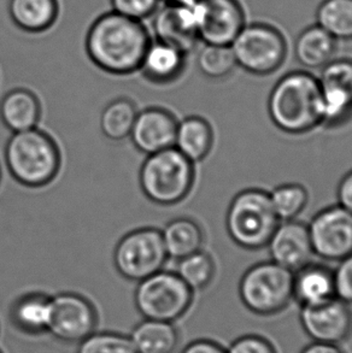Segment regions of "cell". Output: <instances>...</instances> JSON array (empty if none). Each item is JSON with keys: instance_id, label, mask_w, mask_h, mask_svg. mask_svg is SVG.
Masks as SVG:
<instances>
[{"instance_id": "obj_1", "label": "cell", "mask_w": 352, "mask_h": 353, "mask_svg": "<svg viewBox=\"0 0 352 353\" xmlns=\"http://www.w3.org/2000/svg\"><path fill=\"white\" fill-rule=\"evenodd\" d=\"M151 37L141 21L114 11L101 14L86 35V52L100 70L113 75L139 72Z\"/></svg>"}, {"instance_id": "obj_2", "label": "cell", "mask_w": 352, "mask_h": 353, "mask_svg": "<svg viewBox=\"0 0 352 353\" xmlns=\"http://www.w3.org/2000/svg\"><path fill=\"white\" fill-rule=\"evenodd\" d=\"M268 114L281 132L309 133L322 124L319 80L311 72H287L276 82L268 98Z\"/></svg>"}, {"instance_id": "obj_3", "label": "cell", "mask_w": 352, "mask_h": 353, "mask_svg": "<svg viewBox=\"0 0 352 353\" xmlns=\"http://www.w3.org/2000/svg\"><path fill=\"white\" fill-rule=\"evenodd\" d=\"M4 154L11 176L29 188L51 183L62 163L57 143L38 127L12 134L6 143Z\"/></svg>"}, {"instance_id": "obj_4", "label": "cell", "mask_w": 352, "mask_h": 353, "mask_svg": "<svg viewBox=\"0 0 352 353\" xmlns=\"http://www.w3.org/2000/svg\"><path fill=\"white\" fill-rule=\"evenodd\" d=\"M195 179V163L175 148L146 156L139 172L145 196L163 206L175 205L186 199L193 188Z\"/></svg>"}, {"instance_id": "obj_5", "label": "cell", "mask_w": 352, "mask_h": 353, "mask_svg": "<svg viewBox=\"0 0 352 353\" xmlns=\"http://www.w3.org/2000/svg\"><path fill=\"white\" fill-rule=\"evenodd\" d=\"M280 222L271 205L269 192L261 188L239 192L226 215L229 238L239 248L250 251L266 248Z\"/></svg>"}, {"instance_id": "obj_6", "label": "cell", "mask_w": 352, "mask_h": 353, "mask_svg": "<svg viewBox=\"0 0 352 353\" xmlns=\"http://www.w3.org/2000/svg\"><path fill=\"white\" fill-rule=\"evenodd\" d=\"M239 296L255 315H277L293 301V272L273 261L257 263L240 279Z\"/></svg>"}, {"instance_id": "obj_7", "label": "cell", "mask_w": 352, "mask_h": 353, "mask_svg": "<svg viewBox=\"0 0 352 353\" xmlns=\"http://www.w3.org/2000/svg\"><path fill=\"white\" fill-rule=\"evenodd\" d=\"M195 292L176 272H159L138 282L134 304L144 320L175 323L188 312Z\"/></svg>"}, {"instance_id": "obj_8", "label": "cell", "mask_w": 352, "mask_h": 353, "mask_svg": "<svg viewBox=\"0 0 352 353\" xmlns=\"http://www.w3.org/2000/svg\"><path fill=\"white\" fill-rule=\"evenodd\" d=\"M231 48L237 67L256 77H268L277 72L287 57L284 34L264 22L245 24Z\"/></svg>"}, {"instance_id": "obj_9", "label": "cell", "mask_w": 352, "mask_h": 353, "mask_svg": "<svg viewBox=\"0 0 352 353\" xmlns=\"http://www.w3.org/2000/svg\"><path fill=\"white\" fill-rule=\"evenodd\" d=\"M168 258L162 233L153 227L129 232L114 251L116 270L121 276L137 283L162 270Z\"/></svg>"}, {"instance_id": "obj_10", "label": "cell", "mask_w": 352, "mask_h": 353, "mask_svg": "<svg viewBox=\"0 0 352 353\" xmlns=\"http://www.w3.org/2000/svg\"><path fill=\"white\" fill-rule=\"evenodd\" d=\"M98 325V314L86 296L64 292L51 298L48 334L64 344H80Z\"/></svg>"}, {"instance_id": "obj_11", "label": "cell", "mask_w": 352, "mask_h": 353, "mask_svg": "<svg viewBox=\"0 0 352 353\" xmlns=\"http://www.w3.org/2000/svg\"><path fill=\"white\" fill-rule=\"evenodd\" d=\"M322 104V127L339 128L352 119V59L327 63L317 77Z\"/></svg>"}, {"instance_id": "obj_12", "label": "cell", "mask_w": 352, "mask_h": 353, "mask_svg": "<svg viewBox=\"0 0 352 353\" xmlns=\"http://www.w3.org/2000/svg\"><path fill=\"white\" fill-rule=\"evenodd\" d=\"M314 254L327 262H340L352 253V214L344 208L327 206L308 225Z\"/></svg>"}, {"instance_id": "obj_13", "label": "cell", "mask_w": 352, "mask_h": 353, "mask_svg": "<svg viewBox=\"0 0 352 353\" xmlns=\"http://www.w3.org/2000/svg\"><path fill=\"white\" fill-rule=\"evenodd\" d=\"M193 8L197 34L203 43L231 46L246 24L239 0H197Z\"/></svg>"}, {"instance_id": "obj_14", "label": "cell", "mask_w": 352, "mask_h": 353, "mask_svg": "<svg viewBox=\"0 0 352 353\" xmlns=\"http://www.w3.org/2000/svg\"><path fill=\"white\" fill-rule=\"evenodd\" d=\"M300 322L313 341L340 346L351 338V305L334 298L320 305L300 307Z\"/></svg>"}, {"instance_id": "obj_15", "label": "cell", "mask_w": 352, "mask_h": 353, "mask_svg": "<svg viewBox=\"0 0 352 353\" xmlns=\"http://www.w3.org/2000/svg\"><path fill=\"white\" fill-rule=\"evenodd\" d=\"M193 4L159 5L153 14L155 39L175 46L186 54L193 51L199 41Z\"/></svg>"}, {"instance_id": "obj_16", "label": "cell", "mask_w": 352, "mask_h": 353, "mask_svg": "<svg viewBox=\"0 0 352 353\" xmlns=\"http://www.w3.org/2000/svg\"><path fill=\"white\" fill-rule=\"evenodd\" d=\"M266 246L271 261L291 272L304 267L314 256L308 225L300 221H281Z\"/></svg>"}, {"instance_id": "obj_17", "label": "cell", "mask_w": 352, "mask_h": 353, "mask_svg": "<svg viewBox=\"0 0 352 353\" xmlns=\"http://www.w3.org/2000/svg\"><path fill=\"white\" fill-rule=\"evenodd\" d=\"M177 123L170 111L148 108L138 112L129 138L139 152L148 156L174 148Z\"/></svg>"}, {"instance_id": "obj_18", "label": "cell", "mask_w": 352, "mask_h": 353, "mask_svg": "<svg viewBox=\"0 0 352 353\" xmlns=\"http://www.w3.org/2000/svg\"><path fill=\"white\" fill-rule=\"evenodd\" d=\"M337 298L334 270L310 262L293 272V301L300 307L324 304Z\"/></svg>"}, {"instance_id": "obj_19", "label": "cell", "mask_w": 352, "mask_h": 353, "mask_svg": "<svg viewBox=\"0 0 352 353\" xmlns=\"http://www.w3.org/2000/svg\"><path fill=\"white\" fill-rule=\"evenodd\" d=\"M186 54L179 48L153 39L144 53L139 70L143 77L153 83L175 81L185 70Z\"/></svg>"}, {"instance_id": "obj_20", "label": "cell", "mask_w": 352, "mask_h": 353, "mask_svg": "<svg viewBox=\"0 0 352 353\" xmlns=\"http://www.w3.org/2000/svg\"><path fill=\"white\" fill-rule=\"evenodd\" d=\"M41 117L38 97L26 88H16L0 101V119L12 133L37 128Z\"/></svg>"}, {"instance_id": "obj_21", "label": "cell", "mask_w": 352, "mask_h": 353, "mask_svg": "<svg viewBox=\"0 0 352 353\" xmlns=\"http://www.w3.org/2000/svg\"><path fill=\"white\" fill-rule=\"evenodd\" d=\"M8 11L17 28L27 33L46 32L59 14L58 0H9Z\"/></svg>"}, {"instance_id": "obj_22", "label": "cell", "mask_w": 352, "mask_h": 353, "mask_svg": "<svg viewBox=\"0 0 352 353\" xmlns=\"http://www.w3.org/2000/svg\"><path fill=\"white\" fill-rule=\"evenodd\" d=\"M214 141V129L200 116H190L177 123L174 148L190 162L204 161L211 152Z\"/></svg>"}, {"instance_id": "obj_23", "label": "cell", "mask_w": 352, "mask_h": 353, "mask_svg": "<svg viewBox=\"0 0 352 353\" xmlns=\"http://www.w3.org/2000/svg\"><path fill=\"white\" fill-rule=\"evenodd\" d=\"M337 40L317 24L300 32L295 43V56L300 65L314 70L331 62L337 52Z\"/></svg>"}, {"instance_id": "obj_24", "label": "cell", "mask_w": 352, "mask_h": 353, "mask_svg": "<svg viewBox=\"0 0 352 353\" xmlns=\"http://www.w3.org/2000/svg\"><path fill=\"white\" fill-rule=\"evenodd\" d=\"M137 353H175L180 345V333L174 323L143 320L129 335Z\"/></svg>"}, {"instance_id": "obj_25", "label": "cell", "mask_w": 352, "mask_h": 353, "mask_svg": "<svg viewBox=\"0 0 352 353\" xmlns=\"http://www.w3.org/2000/svg\"><path fill=\"white\" fill-rule=\"evenodd\" d=\"M51 314V298L40 293L24 294L11 307V321L24 334L48 333Z\"/></svg>"}, {"instance_id": "obj_26", "label": "cell", "mask_w": 352, "mask_h": 353, "mask_svg": "<svg viewBox=\"0 0 352 353\" xmlns=\"http://www.w3.org/2000/svg\"><path fill=\"white\" fill-rule=\"evenodd\" d=\"M161 233L168 257L176 261L200 251L204 243V232L199 223L190 217L170 221Z\"/></svg>"}, {"instance_id": "obj_27", "label": "cell", "mask_w": 352, "mask_h": 353, "mask_svg": "<svg viewBox=\"0 0 352 353\" xmlns=\"http://www.w3.org/2000/svg\"><path fill=\"white\" fill-rule=\"evenodd\" d=\"M316 24L337 41H352V0H324L316 11Z\"/></svg>"}, {"instance_id": "obj_28", "label": "cell", "mask_w": 352, "mask_h": 353, "mask_svg": "<svg viewBox=\"0 0 352 353\" xmlns=\"http://www.w3.org/2000/svg\"><path fill=\"white\" fill-rule=\"evenodd\" d=\"M138 116L137 106L127 98H117L105 106L100 115V130L106 138L121 141L129 138Z\"/></svg>"}, {"instance_id": "obj_29", "label": "cell", "mask_w": 352, "mask_h": 353, "mask_svg": "<svg viewBox=\"0 0 352 353\" xmlns=\"http://www.w3.org/2000/svg\"><path fill=\"white\" fill-rule=\"evenodd\" d=\"M175 272L192 291H203L214 280L216 264L209 253L200 250L179 259Z\"/></svg>"}, {"instance_id": "obj_30", "label": "cell", "mask_w": 352, "mask_h": 353, "mask_svg": "<svg viewBox=\"0 0 352 353\" xmlns=\"http://www.w3.org/2000/svg\"><path fill=\"white\" fill-rule=\"evenodd\" d=\"M197 67L210 80H222L234 72L237 62L231 46L204 43L197 57Z\"/></svg>"}, {"instance_id": "obj_31", "label": "cell", "mask_w": 352, "mask_h": 353, "mask_svg": "<svg viewBox=\"0 0 352 353\" xmlns=\"http://www.w3.org/2000/svg\"><path fill=\"white\" fill-rule=\"evenodd\" d=\"M271 205L280 221L295 220L309 201V192L300 183H284L269 193Z\"/></svg>"}, {"instance_id": "obj_32", "label": "cell", "mask_w": 352, "mask_h": 353, "mask_svg": "<svg viewBox=\"0 0 352 353\" xmlns=\"http://www.w3.org/2000/svg\"><path fill=\"white\" fill-rule=\"evenodd\" d=\"M77 353H137L129 335L97 332L77 344Z\"/></svg>"}, {"instance_id": "obj_33", "label": "cell", "mask_w": 352, "mask_h": 353, "mask_svg": "<svg viewBox=\"0 0 352 353\" xmlns=\"http://www.w3.org/2000/svg\"><path fill=\"white\" fill-rule=\"evenodd\" d=\"M113 11L129 19L141 21L153 17L161 0H110Z\"/></svg>"}, {"instance_id": "obj_34", "label": "cell", "mask_w": 352, "mask_h": 353, "mask_svg": "<svg viewBox=\"0 0 352 353\" xmlns=\"http://www.w3.org/2000/svg\"><path fill=\"white\" fill-rule=\"evenodd\" d=\"M227 353H277L269 340L257 334L239 336L231 344Z\"/></svg>"}, {"instance_id": "obj_35", "label": "cell", "mask_w": 352, "mask_h": 353, "mask_svg": "<svg viewBox=\"0 0 352 353\" xmlns=\"http://www.w3.org/2000/svg\"><path fill=\"white\" fill-rule=\"evenodd\" d=\"M337 298L352 305V253L338 262L334 270Z\"/></svg>"}, {"instance_id": "obj_36", "label": "cell", "mask_w": 352, "mask_h": 353, "mask_svg": "<svg viewBox=\"0 0 352 353\" xmlns=\"http://www.w3.org/2000/svg\"><path fill=\"white\" fill-rule=\"evenodd\" d=\"M180 353H227V349L214 340L197 339L186 345Z\"/></svg>"}, {"instance_id": "obj_37", "label": "cell", "mask_w": 352, "mask_h": 353, "mask_svg": "<svg viewBox=\"0 0 352 353\" xmlns=\"http://www.w3.org/2000/svg\"><path fill=\"white\" fill-rule=\"evenodd\" d=\"M339 205L352 214V170L346 172L337 188Z\"/></svg>"}, {"instance_id": "obj_38", "label": "cell", "mask_w": 352, "mask_h": 353, "mask_svg": "<svg viewBox=\"0 0 352 353\" xmlns=\"http://www.w3.org/2000/svg\"><path fill=\"white\" fill-rule=\"evenodd\" d=\"M300 353H345L339 345L324 344L311 341Z\"/></svg>"}, {"instance_id": "obj_39", "label": "cell", "mask_w": 352, "mask_h": 353, "mask_svg": "<svg viewBox=\"0 0 352 353\" xmlns=\"http://www.w3.org/2000/svg\"><path fill=\"white\" fill-rule=\"evenodd\" d=\"M163 4L169 5H190L195 3L197 0H161Z\"/></svg>"}, {"instance_id": "obj_40", "label": "cell", "mask_w": 352, "mask_h": 353, "mask_svg": "<svg viewBox=\"0 0 352 353\" xmlns=\"http://www.w3.org/2000/svg\"><path fill=\"white\" fill-rule=\"evenodd\" d=\"M0 353H3V352H1V351H0Z\"/></svg>"}]
</instances>
